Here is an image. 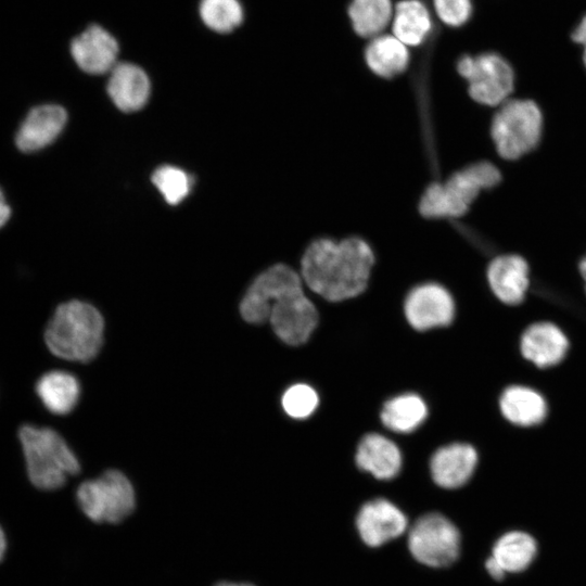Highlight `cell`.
Wrapping results in <instances>:
<instances>
[{"label":"cell","instance_id":"1","mask_svg":"<svg viewBox=\"0 0 586 586\" xmlns=\"http://www.w3.org/2000/svg\"><path fill=\"white\" fill-rule=\"evenodd\" d=\"M242 318L250 323L269 321L277 336L286 344L305 343L318 322V313L305 295L301 276L284 264L262 272L250 285L240 304Z\"/></svg>","mask_w":586,"mask_h":586},{"label":"cell","instance_id":"2","mask_svg":"<svg viewBox=\"0 0 586 586\" xmlns=\"http://www.w3.org/2000/svg\"><path fill=\"white\" fill-rule=\"evenodd\" d=\"M373 265L374 252L359 237L318 238L302 256L301 278L313 292L339 302L365 291Z\"/></svg>","mask_w":586,"mask_h":586},{"label":"cell","instance_id":"3","mask_svg":"<svg viewBox=\"0 0 586 586\" xmlns=\"http://www.w3.org/2000/svg\"><path fill=\"white\" fill-rule=\"evenodd\" d=\"M500 180V170L492 162L469 164L444 180L431 182L421 194L419 213L428 219L461 218L483 191L498 186Z\"/></svg>","mask_w":586,"mask_h":586},{"label":"cell","instance_id":"4","mask_svg":"<svg viewBox=\"0 0 586 586\" xmlns=\"http://www.w3.org/2000/svg\"><path fill=\"white\" fill-rule=\"evenodd\" d=\"M104 320L92 305L73 300L61 304L44 331V342L56 357L87 362L102 345Z\"/></svg>","mask_w":586,"mask_h":586},{"label":"cell","instance_id":"5","mask_svg":"<svg viewBox=\"0 0 586 586\" xmlns=\"http://www.w3.org/2000/svg\"><path fill=\"white\" fill-rule=\"evenodd\" d=\"M18 438L30 482L40 489L53 491L80 470L65 440L53 429L25 424Z\"/></svg>","mask_w":586,"mask_h":586},{"label":"cell","instance_id":"6","mask_svg":"<svg viewBox=\"0 0 586 586\" xmlns=\"http://www.w3.org/2000/svg\"><path fill=\"white\" fill-rule=\"evenodd\" d=\"M543 128V113L535 101L510 98L493 115L491 138L501 158L515 161L539 144Z\"/></svg>","mask_w":586,"mask_h":586},{"label":"cell","instance_id":"7","mask_svg":"<svg viewBox=\"0 0 586 586\" xmlns=\"http://www.w3.org/2000/svg\"><path fill=\"white\" fill-rule=\"evenodd\" d=\"M470 98L484 106L498 107L511 98L515 75L510 63L496 52L463 54L456 62Z\"/></svg>","mask_w":586,"mask_h":586},{"label":"cell","instance_id":"8","mask_svg":"<svg viewBox=\"0 0 586 586\" xmlns=\"http://www.w3.org/2000/svg\"><path fill=\"white\" fill-rule=\"evenodd\" d=\"M81 511L97 523H117L135 509V489L128 477L109 470L97 479L85 481L76 492Z\"/></svg>","mask_w":586,"mask_h":586},{"label":"cell","instance_id":"9","mask_svg":"<svg viewBox=\"0 0 586 586\" xmlns=\"http://www.w3.org/2000/svg\"><path fill=\"white\" fill-rule=\"evenodd\" d=\"M461 536L457 526L445 515L431 512L418 518L408 532V549L420 563L446 568L459 557Z\"/></svg>","mask_w":586,"mask_h":586},{"label":"cell","instance_id":"10","mask_svg":"<svg viewBox=\"0 0 586 586\" xmlns=\"http://www.w3.org/2000/svg\"><path fill=\"white\" fill-rule=\"evenodd\" d=\"M68 53L79 71L106 76L119 61L120 47L110 30L91 23L69 40Z\"/></svg>","mask_w":586,"mask_h":586},{"label":"cell","instance_id":"11","mask_svg":"<svg viewBox=\"0 0 586 586\" xmlns=\"http://www.w3.org/2000/svg\"><path fill=\"white\" fill-rule=\"evenodd\" d=\"M404 308L407 321L418 331L447 326L455 316L453 296L434 282L413 288L405 300Z\"/></svg>","mask_w":586,"mask_h":586},{"label":"cell","instance_id":"12","mask_svg":"<svg viewBox=\"0 0 586 586\" xmlns=\"http://www.w3.org/2000/svg\"><path fill=\"white\" fill-rule=\"evenodd\" d=\"M407 526L405 513L385 498L367 501L356 515L358 534L370 547H380L399 537L406 532Z\"/></svg>","mask_w":586,"mask_h":586},{"label":"cell","instance_id":"13","mask_svg":"<svg viewBox=\"0 0 586 586\" xmlns=\"http://www.w3.org/2000/svg\"><path fill=\"white\" fill-rule=\"evenodd\" d=\"M106 91L119 110L133 112L148 101L151 80L140 64L119 60L106 75Z\"/></svg>","mask_w":586,"mask_h":586},{"label":"cell","instance_id":"14","mask_svg":"<svg viewBox=\"0 0 586 586\" xmlns=\"http://www.w3.org/2000/svg\"><path fill=\"white\" fill-rule=\"evenodd\" d=\"M66 119V111L60 105L42 104L33 107L15 133L16 146L26 153L46 148L61 133Z\"/></svg>","mask_w":586,"mask_h":586},{"label":"cell","instance_id":"15","mask_svg":"<svg viewBox=\"0 0 586 586\" xmlns=\"http://www.w3.org/2000/svg\"><path fill=\"white\" fill-rule=\"evenodd\" d=\"M487 282L495 296L507 305L520 304L530 285V268L517 254L494 257L487 266Z\"/></svg>","mask_w":586,"mask_h":586},{"label":"cell","instance_id":"16","mask_svg":"<svg viewBox=\"0 0 586 586\" xmlns=\"http://www.w3.org/2000/svg\"><path fill=\"white\" fill-rule=\"evenodd\" d=\"M477 463L475 449L464 443H454L437 449L430 462L433 481L443 488H457L472 476Z\"/></svg>","mask_w":586,"mask_h":586},{"label":"cell","instance_id":"17","mask_svg":"<svg viewBox=\"0 0 586 586\" xmlns=\"http://www.w3.org/2000/svg\"><path fill=\"white\" fill-rule=\"evenodd\" d=\"M520 348L526 360L538 368H547L559 364L564 358L569 341L556 324L537 322L524 331Z\"/></svg>","mask_w":586,"mask_h":586},{"label":"cell","instance_id":"18","mask_svg":"<svg viewBox=\"0 0 586 586\" xmlns=\"http://www.w3.org/2000/svg\"><path fill=\"white\" fill-rule=\"evenodd\" d=\"M410 51L393 34H381L368 41L364 61L369 71L382 79L403 75L410 65Z\"/></svg>","mask_w":586,"mask_h":586},{"label":"cell","instance_id":"19","mask_svg":"<svg viewBox=\"0 0 586 586\" xmlns=\"http://www.w3.org/2000/svg\"><path fill=\"white\" fill-rule=\"evenodd\" d=\"M355 459L359 469L379 480L394 479L402 468V454L398 447L377 433L367 434L361 438Z\"/></svg>","mask_w":586,"mask_h":586},{"label":"cell","instance_id":"20","mask_svg":"<svg viewBox=\"0 0 586 586\" xmlns=\"http://www.w3.org/2000/svg\"><path fill=\"white\" fill-rule=\"evenodd\" d=\"M392 34L404 44L420 47L433 30V18L422 0H398L394 4Z\"/></svg>","mask_w":586,"mask_h":586},{"label":"cell","instance_id":"21","mask_svg":"<svg viewBox=\"0 0 586 586\" xmlns=\"http://www.w3.org/2000/svg\"><path fill=\"white\" fill-rule=\"evenodd\" d=\"M502 416L520 426L540 423L547 413L546 402L533 388L514 385L505 390L499 399Z\"/></svg>","mask_w":586,"mask_h":586},{"label":"cell","instance_id":"22","mask_svg":"<svg viewBox=\"0 0 586 586\" xmlns=\"http://www.w3.org/2000/svg\"><path fill=\"white\" fill-rule=\"evenodd\" d=\"M36 392L43 406L54 415H66L76 406L80 385L77 379L65 371L44 373L36 384Z\"/></svg>","mask_w":586,"mask_h":586},{"label":"cell","instance_id":"23","mask_svg":"<svg viewBox=\"0 0 586 586\" xmlns=\"http://www.w3.org/2000/svg\"><path fill=\"white\" fill-rule=\"evenodd\" d=\"M394 13L392 0H351L346 14L352 30L362 39H372L391 25Z\"/></svg>","mask_w":586,"mask_h":586},{"label":"cell","instance_id":"24","mask_svg":"<svg viewBox=\"0 0 586 586\" xmlns=\"http://www.w3.org/2000/svg\"><path fill=\"white\" fill-rule=\"evenodd\" d=\"M536 553L537 543L532 535L523 531H510L495 542L491 557L506 573H519L531 565Z\"/></svg>","mask_w":586,"mask_h":586},{"label":"cell","instance_id":"25","mask_svg":"<svg viewBox=\"0 0 586 586\" xmlns=\"http://www.w3.org/2000/svg\"><path fill=\"white\" fill-rule=\"evenodd\" d=\"M426 416V405L416 394H404L387 400L380 415L386 428L402 433L416 430Z\"/></svg>","mask_w":586,"mask_h":586},{"label":"cell","instance_id":"26","mask_svg":"<svg viewBox=\"0 0 586 586\" xmlns=\"http://www.w3.org/2000/svg\"><path fill=\"white\" fill-rule=\"evenodd\" d=\"M198 14L209 31L220 36L235 31L245 18L241 0H200Z\"/></svg>","mask_w":586,"mask_h":586},{"label":"cell","instance_id":"27","mask_svg":"<svg viewBox=\"0 0 586 586\" xmlns=\"http://www.w3.org/2000/svg\"><path fill=\"white\" fill-rule=\"evenodd\" d=\"M152 181L165 201L171 205L180 203L189 193V176L175 166H161L153 173Z\"/></svg>","mask_w":586,"mask_h":586},{"label":"cell","instance_id":"28","mask_svg":"<svg viewBox=\"0 0 586 586\" xmlns=\"http://www.w3.org/2000/svg\"><path fill=\"white\" fill-rule=\"evenodd\" d=\"M317 392L309 385L298 383L290 386L282 395V407L292 418L304 419L318 406Z\"/></svg>","mask_w":586,"mask_h":586},{"label":"cell","instance_id":"29","mask_svg":"<svg viewBox=\"0 0 586 586\" xmlns=\"http://www.w3.org/2000/svg\"><path fill=\"white\" fill-rule=\"evenodd\" d=\"M435 15L444 25L457 28L464 25L472 16V0H432Z\"/></svg>","mask_w":586,"mask_h":586},{"label":"cell","instance_id":"30","mask_svg":"<svg viewBox=\"0 0 586 586\" xmlns=\"http://www.w3.org/2000/svg\"><path fill=\"white\" fill-rule=\"evenodd\" d=\"M571 38L574 42L578 43L583 48V63L586 68V15L581 20L578 25L574 28Z\"/></svg>","mask_w":586,"mask_h":586},{"label":"cell","instance_id":"31","mask_svg":"<svg viewBox=\"0 0 586 586\" xmlns=\"http://www.w3.org/2000/svg\"><path fill=\"white\" fill-rule=\"evenodd\" d=\"M485 569L487 573L493 577L494 579L500 581L505 577L506 572L504 569L498 564V562L489 557L485 562Z\"/></svg>","mask_w":586,"mask_h":586},{"label":"cell","instance_id":"32","mask_svg":"<svg viewBox=\"0 0 586 586\" xmlns=\"http://www.w3.org/2000/svg\"><path fill=\"white\" fill-rule=\"evenodd\" d=\"M11 217V207L8 204L4 193L0 188V228H2Z\"/></svg>","mask_w":586,"mask_h":586},{"label":"cell","instance_id":"33","mask_svg":"<svg viewBox=\"0 0 586 586\" xmlns=\"http://www.w3.org/2000/svg\"><path fill=\"white\" fill-rule=\"evenodd\" d=\"M579 273L583 278L584 284H585V291H586V255L581 259L578 265Z\"/></svg>","mask_w":586,"mask_h":586},{"label":"cell","instance_id":"34","mask_svg":"<svg viewBox=\"0 0 586 586\" xmlns=\"http://www.w3.org/2000/svg\"><path fill=\"white\" fill-rule=\"evenodd\" d=\"M7 547V540L2 528L0 527V561L2 560Z\"/></svg>","mask_w":586,"mask_h":586},{"label":"cell","instance_id":"35","mask_svg":"<svg viewBox=\"0 0 586 586\" xmlns=\"http://www.w3.org/2000/svg\"><path fill=\"white\" fill-rule=\"evenodd\" d=\"M216 586H253V585L246 584V583L222 582V583L217 584Z\"/></svg>","mask_w":586,"mask_h":586}]
</instances>
